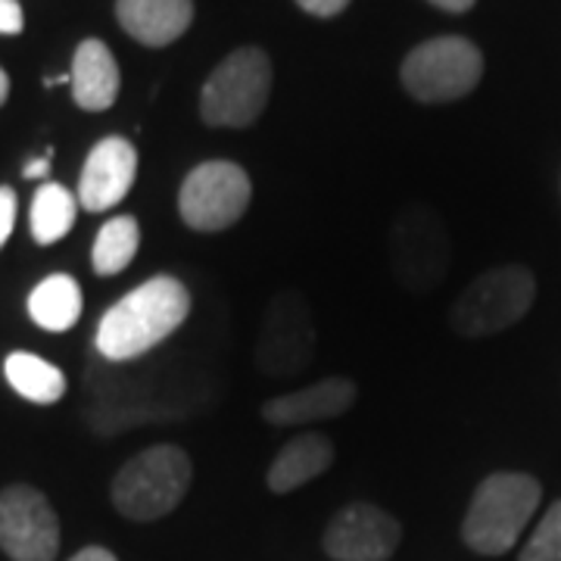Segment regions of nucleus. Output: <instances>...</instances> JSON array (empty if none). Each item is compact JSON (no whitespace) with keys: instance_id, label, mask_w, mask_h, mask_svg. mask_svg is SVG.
I'll return each mask as SVG.
<instances>
[{"instance_id":"f257e3e1","label":"nucleus","mask_w":561,"mask_h":561,"mask_svg":"<svg viewBox=\"0 0 561 561\" xmlns=\"http://www.w3.org/2000/svg\"><path fill=\"white\" fill-rule=\"evenodd\" d=\"M191 316V290L172 275L144 280L103 312L94 346L106 362H131L160 346Z\"/></svg>"},{"instance_id":"f03ea898","label":"nucleus","mask_w":561,"mask_h":561,"mask_svg":"<svg viewBox=\"0 0 561 561\" xmlns=\"http://www.w3.org/2000/svg\"><path fill=\"white\" fill-rule=\"evenodd\" d=\"M542 490L537 478L518 471H496L474 490L461 522V540L481 556H505L522 540L530 524Z\"/></svg>"},{"instance_id":"7ed1b4c3","label":"nucleus","mask_w":561,"mask_h":561,"mask_svg":"<svg viewBox=\"0 0 561 561\" xmlns=\"http://www.w3.org/2000/svg\"><path fill=\"white\" fill-rule=\"evenodd\" d=\"M194 465L175 443L147 446L113 478V505L131 522H157L175 512L191 490Z\"/></svg>"},{"instance_id":"20e7f679","label":"nucleus","mask_w":561,"mask_h":561,"mask_svg":"<svg viewBox=\"0 0 561 561\" xmlns=\"http://www.w3.org/2000/svg\"><path fill=\"white\" fill-rule=\"evenodd\" d=\"M272 94V60L260 47H238L209 72L201 116L213 128H247L260 119Z\"/></svg>"},{"instance_id":"39448f33","label":"nucleus","mask_w":561,"mask_h":561,"mask_svg":"<svg viewBox=\"0 0 561 561\" xmlns=\"http://www.w3.org/2000/svg\"><path fill=\"white\" fill-rule=\"evenodd\" d=\"M537 297V280L522 265H500L471 280L453 302L449 324L461 337H490L522 321Z\"/></svg>"},{"instance_id":"423d86ee","label":"nucleus","mask_w":561,"mask_h":561,"mask_svg":"<svg viewBox=\"0 0 561 561\" xmlns=\"http://www.w3.org/2000/svg\"><path fill=\"white\" fill-rule=\"evenodd\" d=\"M402 88L421 103L459 101L483 76L481 50L468 38H434L419 44L402 62Z\"/></svg>"},{"instance_id":"0eeeda50","label":"nucleus","mask_w":561,"mask_h":561,"mask_svg":"<svg viewBox=\"0 0 561 561\" xmlns=\"http://www.w3.org/2000/svg\"><path fill=\"white\" fill-rule=\"evenodd\" d=\"M253 197V181L238 162L209 160L187 172L179 191L181 221L191 231H225L243 219Z\"/></svg>"},{"instance_id":"6e6552de","label":"nucleus","mask_w":561,"mask_h":561,"mask_svg":"<svg viewBox=\"0 0 561 561\" xmlns=\"http://www.w3.org/2000/svg\"><path fill=\"white\" fill-rule=\"evenodd\" d=\"M0 549L13 561H54L60 552V518L35 486L0 493Z\"/></svg>"},{"instance_id":"1a4fd4ad","label":"nucleus","mask_w":561,"mask_h":561,"mask_svg":"<svg viewBox=\"0 0 561 561\" xmlns=\"http://www.w3.org/2000/svg\"><path fill=\"white\" fill-rule=\"evenodd\" d=\"M316 353V328L300 294L287 290L268 302L262 316L256 365L272 378H287L302 371Z\"/></svg>"},{"instance_id":"9d476101","label":"nucleus","mask_w":561,"mask_h":561,"mask_svg":"<svg viewBox=\"0 0 561 561\" xmlns=\"http://www.w3.org/2000/svg\"><path fill=\"white\" fill-rule=\"evenodd\" d=\"M402 540V527L371 502L341 508L324 530V552L334 561H387Z\"/></svg>"},{"instance_id":"9b49d317","label":"nucleus","mask_w":561,"mask_h":561,"mask_svg":"<svg viewBox=\"0 0 561 561\" xmlns=\"http://www.w3.org/2000/svg\"><path fill=\"white\" fill-rule=\"evenodd\" d=\"M138 175V150L125 138H103L88 153L79 179V206L88 213H106L128 197Z\"/></svg>"},{"instance_id":"f8f14e48","label":"nucleus","mask_w":561,"mask_h":561,"mask_svg":"<svg viewBox=\"0 0 561 561\" xmlns=\"http://www.w3.org/2000/svg\"><path fill=\"white\" fill-rule=\"evenodd\" d=\"M359 400V387L341 378V375H331L319 383H309L302 390L294 393H284V397H272V400L262 402V419L275 427H290V424H312V421L337 419L346 415Z\"/></svg>"},{"instance_id":"ddd939ff","label":"nucleus","mask_w":561,"mask_h":561,"mask_svg":"<svg viewBox=\"0 0 561 561\" xmlns=\"http://www.w3.org/2000/svg\"><path fill=\"white\" fill-rule=\"evenodd\" d=\"M119 25L147 47L179 41L194 22V0H116Z\"/></svg>"},{"instance_id":"4468645a","label":"nucleus","mask_w":561,"mask_h":561,"mask_svg":"<svg viewBox=\"0 0 561 561\" xmlns=\"http://www.w3.org/2000/svg\"><path fill=\"white\" fill-rule=\"evenodd\" d=\"M69 79H72L69 81L72 84V98L88 113H103L119 98V66H116L113 50L98 38L81 41Z\"/></svg>"},{"instance_id":"2eb2a0df","label":"nucleus","mask_w":561,"mask_h":561,"mask_svg":"<svg viewBox=\"0 0 561 561\" xmlns=\"http://www.w3.org/2000/svg\"><path fill=\"white\" fill-rule=\"evenodd\" d=\"M334 461V443L324 434H300L280 446L272 461L265 483L272 493H294L309 481L321 478Z\"/></svg>"},{"instance_id":"dca6fc26","label":"nucleus","mask_w":561,"mask_h":561,"mask_svg":"<svg viewBox=\"0 0 561 561\" xmlns=\"http://www.w3.org/2000/svg\"><path fill=\"white\" fill-rule=\"evenodd\" d=\"M3 378L22 400L35 405H54L66 397V375L54 362L41 359L35 353H10L3 359Z\"/></svg>"},{"instance_id":"f3484780","label":"nucleus","mask_w":561,"mask_h":561,"mask_svg":"<svg viewBox=\"0 0 561 561\" xmlns=\"http://www.w3.org/2000/svg\"><path fill=\"white\" fill-rule=\"evenodd\" d=\"M28 316L44 331H69L81 319V287L72 275H50L28 294Z\"/></svg>"},{"instance_id":"a211bd4d","label":"nucleus","mask_w":561,"mask_h":561,"mask_svg":"<svg viewBox=\"0 0 561 561\" xmlns=\"http://www.w3.org/2000/svg\"><path fill=\"white\" fill-rule=\"evenodd\" d=\"M76 213H79V197H72L57 181L41 184L32 201V238L41 247L62 241L76 225Z\"/></svg>"},{"instance_id":"6ab92c4d","label":"nucleus","mask_w":561,"mask_h":561,"mask_svg":"<svg viewBox=\"0 0 561 561\" xmlns=\"http://www.w3.org/2000/svg\"><path fill=\"white\" fill-rule=\"evenodd\" d=\"M140 247V228L135 216H116L98 231L91 250V265L101 278H113L125 272Z\"/></svg>"},{"instance_id":"aec40b11","label":"nucleus","mask_w":561,"mask_h":561,"mask_svg":"<svg viewBox=\"0 0 561 561\" xmlns=\"http://www.w3.org/2000/svg\"><path fill=\"white\" fill-rule=\"evenodd\" d=\"M518 561H561V500L542 515L530 540L524 542Z\"/></svg>"},{"instance_id":"412c9836","label":"nucleus","mask_w":561,"mask_h":561,"mask_svg":"<svg viewBox=\"0 0 561 561\" xmlns=\"http://www.w3.org/2000/svg\"><path fill=\"white\" fill-rule=\"evenodd\" d=\"M13 225H16V191L13 187H0V250L10 241Z\"/></svg>"},{"instance_id":"4be33fe9","label":"nucleus","mask_w":561,"mask_h":561,"mask_svg":"<svg viewBox=\"0 0 561 561\" xmlns=\"http://www.w3.org/2000/svg\"><path fill=\"white\" fill-rule=\"evenodd\" d=\"M25 28V13L20 0H0V35H20Z\"/></svg>"},{"instance_id":"5701e85b","label":"nucleus","mask_w":561,"mask_h":561,"mask_svg":"<svg viewBox=\"0 0 561 561\" xmlns=\"http://www.w3.org/2000/svg\"><path fill=\"white\" fill-rule=\"evenodd\" d=\"M297 3L312 16H337L350 7V0H297Z\"/></svg>"},{"instance_id":"b1692460","label":"nucleus","mask_w":561,"mask_h":561,"mask_svg":"<svg viewBox=\"0 0 561 561\" xmlns=\"http://www.w3.org/2000/svg\"><path fill=\"white\" fill-rule=\"evenodd\" d=\"M47 172H50V150L22 169V175H25V179H47Z\"/></svg>"},{"instance_id":"393cba45","label":"nucleus","mask_w":561,"mask_h":561,"mask_svg":"<svg viewBox=\"0 0 561 561\" xmlns=\"http://www.w3.org/2000/svg\"><path fill=\"white\" fill-rule=\"evenodd\" d=\"M72 561H116V556L110 549H103V546H88Z\"/></svg>"},{"instance_id":"a878e982","label":"nucleus","mask_w":561,"mask_h":561,"mask_svg":"<svg viewBox=\"0 0 561 561\" xmlns=\"http://www.w3.org/2000/svg\"><path fill=\"white\" fill-rule=\"evenodd\" d=\"M434 7H440L446 13H465V10H471L474 7V0H431Z\"/></svg>"},{"instance_id":"bb28decb","label":"nucleus","mask_w":561,"mask_h":561,"mask_svg":"<svg viewBox=\"0 0 561 561\" xmlns=\"http://www.w3.org/2000/svg\"><path fill=\"white\" fill-rule=\"evenodd\" d=\"M7 98H10V79H7V72L0 69V106L7 103Z\"/></svg>"}]
</instances>
